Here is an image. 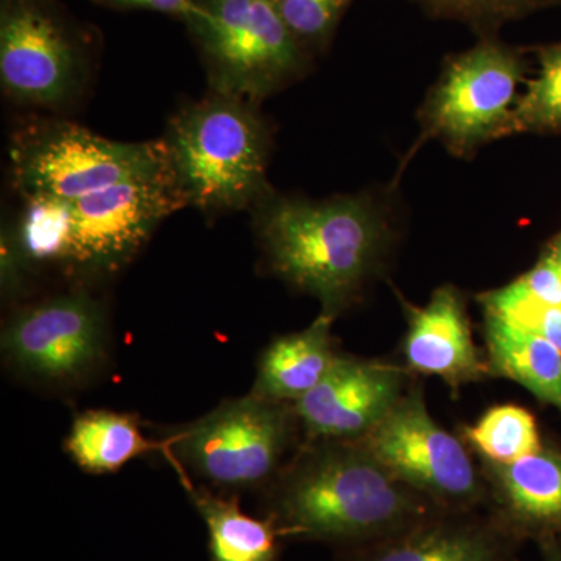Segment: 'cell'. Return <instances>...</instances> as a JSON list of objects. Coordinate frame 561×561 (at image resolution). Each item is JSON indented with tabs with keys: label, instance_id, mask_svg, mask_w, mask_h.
I'll return each instance as SVG.
<instances>
[{
	"label": "cell",
	"instance_id": "obj_1",
	"mask_svg": "<svg viewBox=\"0 0 561 561\" xmlns=\"http://www.w3.org/2000/svg\"><path fill=\"white\" fill-rule=\"evenodd\" d=\"M265 490V516L280 537L343 549L386 540L443 511L359 440H305Z\"/></svg>",
	"mask_w": 561,
	"mask_h": 561
},
{
	"label": "cell",
	"instance_id": "obj_2",
	"mask_svg": "<svg viewBox=\"0 0 561 561\" xmlns=\"http://www.w3.org/2000/svg\"><path fill=\"white\" fill-rule=\"evenodd\" d=\"M257 234L273 273L337 316L381 267L389 231L367 198L265 197Z\"/></svg>",
	"mask_w": 561,
	"mask_h": 561
},
{
	"label": "cell",
	"instance_id": "obj_3",
	"mask_svg": "<svg viewBox=\"0 0 561 561\" xmlns=\"http://www.w3.org/2000/svg\"><path fill=\"white\" fill-rule=\"evenodd\" d=\"M254 106L213 92L173 117L162 140L187 206L234 213L267 197L271 138Z\"/></svg>",
	"mask_w": 561,
	"mask_h": 561
},
{
	"label": "cell",
	"instance_id": "obj_4",
	"mask_svg": "<svg viewBox=\"0 0 561 561\" xmlns=\"http://www.w3.org/2000/svg\"><path fill=\"white\" fill-rule=\"evenodd\" d=\"M300 427L295 404L249 393L180 427L168 446L186 470L214 489H267L286 465Z\"/></svg>",
	"mask_w": 561,
	"mask_h": 561
},
{
	"label": "cell",
	"instance_id": "obj_5",
	"mask_svg": "<svg viewBox=\"0 0 561 561\" xmlns=\"http://www.w3.org/2000/svg\"><path fill=\"white\" fill-rule=\"evenodd\" d=\"M164 140L117 142L69 122H41L14 138L11 164L25 198L73 203L162 168Z\"/></svg>",
	"mask_w": 561,
	"mask_h": 561
},
{
	"label": "cell",
	"instance_id": "obj_6",
	"mask_svg": "<svg viewBox=\"0 0 561 561\" xmlns=\"http://www.w3.org/2000/svg\"><path fill=\"white\" fill-rule=\"evenodd\" d=\"M359 442L397 481L443 511H482L489 505L486 482L470 448L432 419L420 383H411Z\"/></svg>",
	"mask_w": 561,
	"mask_h": 561
},
{
	"label": "cell",
	"instance_id": "obj_7",
	"mask_svg": "<svg viewBox=\"0 0 561 561\" xmlns=\"http://www.w3.org/2000/svg\"><path fill=\"white\" fill-rule=\"evenodd\" d=\"M203 13L190 28L208 66L210 90L253 103L301 70L305 50L271 0H198Z\"/></svg>",
	"mask_w": 561,
	"mask_h": 561
},
{
	"label": "cell",
	"instance_id": "obj_8",
	"mask_svg": "<svg viewBox=\"0 0 561 561\" xmlns=\"http://www.w3.org/2000/svg\"><path fill=\"white\" fill-rule=\"evenodd\" d=\"M108 321L101 301L84 290L25 306L5 324L3 360L21 378L69 387L101 368L108 351Z\"/></svg>",
	"mask_w": 561,
	"mask_h": 561
},
{
	"label": "cell",
	"instance_id": "obj_9",
	"mask_svg": "<svg viewBox=\"0 0 561 561\" xmlns=\"http://www.w3.org/2000/svg\"><path fill=\"white\" fill-rule=\"evenodd\" d=\"M186 206L169 158L157 171L70 203L68 271L81 276L119 272L162 220Z\"/></svg>",
	"mask_w": 561,
	"mask_h": 561
},
{
	"label": "cell",
	"instance_id": "obj_10",
	"mask_svg": "<svg viewBox=\"0 0 561 561\" xmlns=\"http://www.w3.org/2000/svg\"><path fill=\"white\" fill-rule=\"evenodd\" d=\"M523 76L519 51L493 39L457 55L424 108L427 131L456 153L511 135Z\"/></svg>",
	"mask_w": 561,
	"mask_h": 561
},
{
	"label": "cell",
	"instance_id": "obj_11",
	"mask_svg": "<svg viewBox=\"0 0 561 561\" xmlns=\"http://www.w3.org/2000/svg\"><path fill=\"white\" fill-rule=\"evenodd\" d=\"M83 51L54 0H2L0 83L11 101L58 108L76 98Z\"/></svg>",
	"mask_w": 561,
	"mask_h": 561
},
{
	"label": "cell",
	"instance_id": "obj_12",
	"mask_svg": "<svg viewBox=\"0 0 561 561\" xmlns=\"http://www.w3.org/2000/svg\"><path fill=\"white\" fill-rule=\"evenodd\" d=\"M408 368L342 354L332 370L295 404L305 440H360L409 389Z\"/></svg>",
	"mask_w": 561,
	"mask_h": 561
},
{
	"label": "cell",
	"instance_id": "obj_13",
	"mask_svg": "<svg viewBox=\"0 0 561 561\" xmlns=\"http://www.w3.org/2000/svg\"><path fill=\"white\" fill-rule=\"evenodd\" d=\"M522 540L489 511H442L342 561H516Z\"/></svg>",
	"mask_w": 561,
	"mask_h": 561
},
{
	"label": "cell",
	"instance_id": "obj_14",
	"mask_svg": "<svg viewBox=\"0 0 561 561\" xmlns=\"http://www.w3.org/2000/svg\"><path fill=\"white\" fill-rule=\"evenodd\" d=\"M405 312L402 356L409 373L442 379L454 393L490 378L489 360L472 339L463 298L456 287H438L426 306L405 305Z\"/></svg>",
	"mask_w": 561,
	"mask_h": 561
},
{
	"label": "cell",
	"instance_id": "obj_15",
	"mask_svg": "<svg viewBox=\"0 0 561 561\" xmlns=\"http://www.w3.org/2000/svg\"><path fill=\"white\" fill-rule=\"evenodd\" d=\"M486 511L519 540L561 541V451H540L508 465L481 460Z\"/></svg>",
	"mask_w": 561,
	"mask_h": 561
},
{
	"label": "cell",
	"instance_id": "obj_16",
	"mask_svg": "<svg viewBox=\"0 0 561 561\" xmlns=\"http://www.w3.org/2000/svg\"><path fill=\"white\" fill-rule=\"evenodd\" d=\"M335 316L321 311L305 330L279 335L261 354L250 393L261 400L297 404L342 356L334 345Z\"/></svg>",
	"mask_w": 561,
	"mask_h": 561
},
{
	"label": "cell",
	"instance_id": "obj_17",
	"mask_svg": "<svg viewBox=\"0 0 561 561\" xmlns=\"http://www.w3.org/2000/svg\"><path fill=\"white\" fill-rule=\"evenodd\" d=\"M491 376L518 382L538 401L561 412V351L535 332L485 313Z\"/></svg>",
	"mask_w": 561,
	"mask_h": 561
},
{
	"label": "cell",
	"instance_id": "obj_18",
	"mask_svg": "<svg viewBox=\"0 0 561 561\" xmlns=\"http://www.w3.org/2000/svg\"><path fill=\"white\" fill-rule=\"evenodd\" d=\"M168 443L150 440L135 413L114 411L81 412L72 421L65 451L80 470L90 474L119 471L131 460L161 451Z\"/></svg>",
	"mask_w": 561,
	"mask_h": 561
},
{
	"label": "cell",
	"instance_id": "obj_19",
	"mask_svg": "<svg viewBox=\"0 0 561 561\" xmlns=\"http://www.w3.org/2000/svg\"><path fill=\"white\" fill-rule=\"evenodd\" d=\"M184 485L208 527L210 561H279L283 537L267 516L247 515L238 496L194 489L190 482Z\"/></svg>",
	"mask_w": 561,
	"mask_h": 561
},
{
	"label": "cell",
	"instance_id": "obj_20",
	"mask_svg": "<svg viewBox=\"0 0 561 561\" xmlns=\"http://www.w3.org/2000/svg\"><path fill=\"white\" fill-rule=\"evenodd\" d=\"M461 438L479 459L508 465L540 451V432L535 416L516 404L494 405L471 426L461 427Z\"/></svg>",
	"mask_w": 561,
	"mask_h": 561
},
{
	"label": "cell",
	"instance_id": "obj_21",
	"mask_svg": "<svg viewBox=\"0 0 561 561\" xmlns=\"http://www.w3.org/2000/svg\"><path fill=\"white\" fill-rule=\"evenodd\" d=\"M540 70L516 103L512 133L561 128V43L538 51Z\"/></svg>",
	"mask_w": 561,
	"mask_h": 561
},
{
	"label": "cell",
	"instance_id": "obj_22",
	"mask_svg": "<svg viewBox=\"0 0 561 561\" xmlns=\"http://www.w3.org/2000/svg\"><path fill=\"white\" fill-rule=\"evenodd\" d=\"M287 31L302 50L331 39L353 0H271Z\"/></svg>",
	"mask_w": 561,
	"mask_h": 561
},
{
	"label": "cell",
	"instance_id": "obj_23",
	"mask_svg": "<svg viewBox=\"0 0 561 561\" xmlns=\"http://www.w3.org/2000/svg\"><path fill=\"white\" fill-rule=\"evenodd\" d=\"M434 16L467 22L479 28H494L560 0H421Z\"/></svg>",
	"mask_w": 561,
	"mask_h": 561
},
{
	"label": "cell",
	"instance_id": "obj_24",
	"mask_svg": "<svg viewBox=\"0 0 561 561\" xmlns=\"http://www.w3.org/2000/svg\"><path fill=\"white\" fill-rule=\"evenodd\" d=\"M511 286L527 300L561 308V267L549 253Z\"/></svg>",
	"mask_w": 561,
	"mask_h": 561
},
{
	"label": "cell",
	"instance_id": "obj_25",
	"mask_svg": "<svg viewBox=\"0 0 561 561\" xmlns=\"http://www.w3.org/2000/svg\"><path fill=\"white\" fill-rule=\"evenodd\" d=\"M101 5L121 10H150L172 14L191 25L202 16L203 9L198 0H92Z\"/></svg>",
	"mask_w": 561,
	"mask_h": 561
},
{
	"label": "cell",
	"instance_id": "obj_26",
	"mask_svg": "<svg viewBox=\"0 0 561 561\" xmlns=\"http://www.w3.org/2000/svg\"><path fill=\"white\" fill-rule=\"evenodd\" d=\"M542 561H561V541L545 540L538 542Z\"/></svg>",
	"mask_w": 561,
	"mask_h": 561
},
{
	"label": "cell",
	"instance_id": "obj_27",
	"mask_svg": "<svg viewBox=\"0 0 561 561\" xmlns=\"http://www.w3.org/2000/svg\"><path fill=\"white\" fill-rule=\"evenodd\" d=\"M549 254L553 257V261L561 267V234L556 239V242L552 243L551 249L548 251Z\"/></svg>",
	"mask_w": 561,
	"mask_h": 561
}]
</instances>
